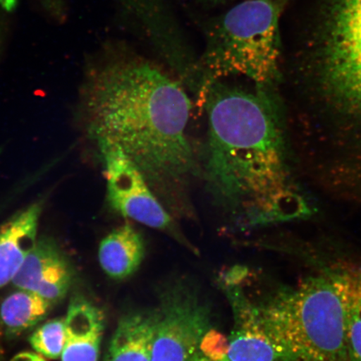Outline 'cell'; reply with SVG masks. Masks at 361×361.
Wrapping results in <instances>:
<instances>
[{"mask_svg":"<svg viewBox=\"0 0 361 361\" xmlns=\"http://www.w3.org/2000/svg\"><path fill=\"white\" fill-rule=\"evenodd\" d=\"M89 133L118 147L173 212L190 209L201 164L188 135L192 102L180 81L121 47L94 65L85 92Z\"/></svg>","mask_w":361,"mask_h":361,"instance_id":"obj_1","label":"cell"},{"mask_svg":"<svg viewBox=\"0 0 361 361\" xmlns=\"http://www.w3.org/2000/svg\"><path fill=\"white\" fill-rule=\"evenodd\" d=\"M263 88L219 80L201 97L209 117L201 178L214 200L247 226L310 213L288 173L281 128Z\"/></svg>","mask_w":361,"mask_h":361,"instance_id":"obj_2","label":"cell"},{"mask_svg":"<svg viewBox=\"0 0 361 361\" xmlns=\"http://www.w3.org/2000/svg\"><path fill=\"white\" fill-rule=\"evenodd\" d=\"M281 13L275 0H243L205 23L204 51L198 60L200 97L211 84L232 76H243L258 87L276 79Z\"/></svg>","mask_w":361,"mask_h":361,"instance_id":"obj_3","label":"cell"},{"mask_svg":"<svg viewBox=\"0 0 361 361\" xmlns=\"http://www.w3.org/2000/svg\"><path fill=\"white\" fill-rule=\"evenodd\" d=\"M257 306L279 361H350L340 298L326 272L283 288Z\"/></svg>","mask_w":361,"mask_h":361,"instance_id":"obj_4","label":"cell"},{"mask_svg":"<svg viewBox=\"0 0 361 361\" xmlns=\"http://www.w3.org/2000/svg\"><path fill=\"white\" fill-rule=\"evenodd\" d=\"M314 97L361 147V0H336L320 48Z\"/></svg>","mask_w":361,"mask_h":361,"instance_id":"obj_5","label":"cell"},{"mask_svg":"<svg viewBox=\"0 0 361 361\" xmlns=\"http://www.w3.org/2000/svg\"><path fill=\"white\" fill-rule=\"evenodd\" d=\"M152 361H191L210 329V312L190 288L175 286L161 296Z\"/></svg>","mask_w":361,"mask_h":361,"instance_id":"obj_6","label":"cell"},{"mask_svg":"<svg viewBox=\"0 0 361 361\" xmlns=\"http://www.w3.org/2000/svg\"><path fill=\"white\" fill-rule=\"evenodd\" d=\"M107 180V200L116 213L160 231L179 235L178 227L134 162L121 148L97 143Z\"/></svg>","mask_w":361,"mask_h":361,"instance_id":"obj_7","label":"cell"},{"mask_svg":"<svg viewBox=\"0 0 361 361\" xmlns=\"http://www.w3.org/2000/svg\"><path fill=\"white\" fill-rule=\"evenodd\" d=\"M224 288L234 320L227 358L230 361H279L276 346L262 323L258 306L241 290L238 279L225 278Z\"/></svg>","mask_w":361,"mask_h":361,"instance_id":"obj_8","label":"cell"},{"mask_svg":"<svg viewBox=\"0 0 361 361\" xmlns=\"http://www.w3.org/2000/svg\"><path fill=\"white\" fill-rule=\"evenodd\" d=\"M123 6L137 17L148 38L179 72L183 80H190L196 74L198 60L189 54L180 33L164 0H119Z\"/></svg>","mask_w":361,"mask_h":361,"instance_id":"obj_9","label":"cell"},{"mask_svg":"<svg viewBox=\"0 0 361 361\" xmlns=\"http://www.w3.org/2000/svg\"><path fill=\"white\" fill-rule=\"evenodd\" d=\"M72 272L59 248L47 240H37L13 279L18 290L34 292L52 305L65 297Z\"/></svg>","mask_w":361,"mask_h":361,"instance_id":"obj_10","label":"cell"},{"mask_svg":"<svg viewBox=\"0 0 361 361\" xmlns=\"http://www.w3.org/2000/svg\"><path fill=\"white\" fill-rule=\"evenodd\" d=\"M104 327L105 319L97 306L82 298L71 300L61 361H98Z\"/></svg>","mask_w":361,"mask_h":361,"instance_id":"obj_11","label":"cell"},{"mask_svg":"<svg viewBox=\"0 0 361 361\" xmlns=\"http://www.w3.org/2000/svg\"><path fill=\"white\" fill-rule=\"evenodd\" d=\"M42 209L35 203L0 227V288L12 283L37 242Z\"/></svg>","mask_w":361,"mask_h":361,"instance_id":"obj_12","label":"cell"},{"mask_svg":"<svg viewBox=\"0 0 361 361\" xmlns=\"http://www.w3.org/2000/svg\"><path fill=\"white\" fill-rule=\"evenodd\" d=\"M326 273L340 298L350 360L361 361V266L341 263Z\"/></svg>","mask_w":361,"mask_h":361,"instance_id":"obj_13","label":"cell"},{"mask_svg":"<svg viewBox=\"0 0 361 361\" xmlns=\"http://www.w3.org/2000/svg\"><path fill=\"white\" fill-rule=\"evenodd\" d=\"M156 312L128 314L120 319L103 361H152Z\"/></svg>","mask_w":361,"mask_h":361,"instance_id":"obj_14","label":"cell"},{"mask_svg":"<svg viewBox=\"0 0 361 361\" xmlns=\"http://www.w3.org/2000/svg\"><path fill=\"white\" fill-rule=\"evenodd\" d=\"M104 272L114 279L133 275L145 257V243L142 234L130 223L120 226L102 239L98 252Z\"/></svg>","mask_w":361,"mask_h":361,"instance_id":"obj_15","label":"cell"},{"mask_svg":"<svg viewBox=\"0 0 361 361\" xmlns=\"http://www.w3.org/2000/svg\"><path fill=\"white\" fill-rule=\"evenodd\" d=\"M53 305L35 293L18 290L0 306V320L8 334H19L43 319Z\"/></svg>","mask_w":361,"mask_h":361,"instance_id":"obj_16","label":"cell"},{"mask_svg":"<svg viewBox=\"0 0 361 361\" xmlns=\"http://www.w3.org/2000/svg\"><path fill=\"white\" fill-rule=\"evenodd\" d=\"M65 340V319H55L36 329L30 342L36 353L44 358L57 360L61 357Z\"/></svg>","mask_w":361,"mask_h":361,"instance_id":"obj_17","label":"cell"},{"mask_svg":"<svg viewBox=\"0 0 361 361\" xmlns=\"http://www.w3.org/2000/svg\"><path fill=\"white\" fill-rule=\"evenodd\" d=\"M228 349V338L212 329L203 336L200 347L201 354L212 361H223L227 358Z\"/></svg>","mask_w":361,"mask_h":361,"instance_id":"obj_18","label":"cell"},{"mask_svg":"<svg viewBox=\"0 0 361 361\" xmlns=\"http://www.w3.org/2000/svg\"><path fill=\"white\" fill-rule=\"evenodd\" d=\"M11 361H47L42 355L36 352L25 351L13 356Z\"/></svg>","mask_w":361,"mask_h":361,"instance_id":"obj_19","label":"cell"},{"mask_svg":"<svg viewBox=\"0 0 361 361\" xmlns=\"http://www.w3.org/2000/svg\"><path fill=\"white\" fill-rule=\"evenodd\" d=\"M207 4H213V6H216V4H223L228 2L233 1V0H205Z\"/></svg>","mask_w":361,"mask_h":361,"instance_id":"obj_20","label":"cell"},{"mask_svg":"<svg viewBox=\"0 0 361 361\" xmlns=\"http://www.w3.org/2000/svg\"><path fill=\"white\" fill-rule=\"evenodd\" d=\"M191 361H212L209 358H207L206 356H200L197 355L195 358H193Z\"/></svg>","mask_w":361,"mask_h":361,"instance_id":"obj_21","label":"cell"},{"mask_svg":"<svg viewBox=\"0 0 361 361\" xmlns=\"http://www.w3.org/2000/svg\"><path fill=\"white\" fill-rule=\"evenodd\" d=\"M223 361H230L228 358H226L225 360H224Z\"/></svg>","mask_w":361,"mask_h":361,"instance_id":"obj_22","label":"cell"}]
</instances>
